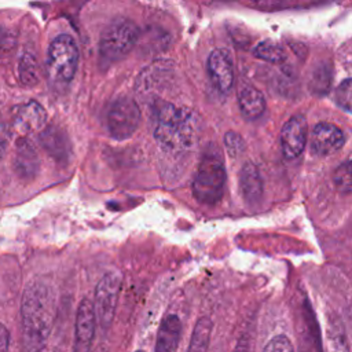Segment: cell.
<instances>
[{
  "mask_svg": "<svg viewBox=\"0 0 352 352\" xmlns=\"http://www.w3.org/2000/svg\"><path fill=\"white\" fill-rule=\"evenodd\" d=\"M336 100L344 110L352 113V78L342 81L337 87Z\"/></svg>",
  "mask_w": 352,
  "mask_h": 352,
  "instance_id": "23",
  "label": "cell"
},
{
  "mask_svg": "<svg viewBox=\"0 0 352 352\" xmlns=\"http://www.w3.org/2000/svg\"><path fill=\"white\" fill-rule=\"evenodd\" d=\"M182 320L175 314H168L161 320L154 352H176L182 338Z\"/></svg>",
  "mask_w": 352,
  "mask_h": 352,
  "instance_id": "14",
  "label": "cell"
},
{
  "mask_svg": "<svg viewBox=\"0 0 352 352\" xmlns=\"http://www.w3.org/2000/svg\"><path fill=\"white\" fill-rule=\"evenodd\" d=\"M40 142H41V146L45 148V151L51 154L55 160L63 161L69 158L70 144L66 133L62 129L54 125L47 126L40 133Z\"/></svg>",
  "mask_w": 352,
  "mask_h": 352,
  "instance_id": "15",
  "label": "cell"
},
{
  "mask_svg": "<svg viewBox=\"0 0 352 352\" xmlns=\"http://www.w3.org/2000/svg\"><path fill=\"white\" fill-rule=\"evenodd\" d=\"M307 143V121L302 116L292 117L282 129L280 144L287 160L297 158Z\"/></svg>",
  "mask_w": 352,
  "mask_h": 352,
  "instance_id": "10",
  "label": "cell"
},
{
  "mask_svg": "<svg viewBox=\"0 0 352 352\" xmlns=\"http://www.w3.org/2000/svg\"><path fill=\"white\" fill-rule=\"evenodd\" d=\"M139 37V28L126 18L113 21L102 33L99 41L100 58L104 63H113L122 59L133 48Z\"/></svg>",
  "mask_w": 352,
  "mask_h": 352,
  "instance_id": "4",
  "label": "cell"
},
{
  "mask_svg": "<svg viewBox=\"0 0 352 352\" xmlns=\"http://www.w3.org/2000/svg\"><path fill=\"white\" fill-rule=\"evenodd\" d=\"M253 52L257 58L267 60V62H272V63H279V62L285 60V58H286V52L282 48V45H279L275 41H271V40L258 43Z\"/></svg>",
  "mask_w": 352,
  "mask_h": 352,
  "instance_id": "21",
  "label": "cell"
},
{
  "mask_svg": "<svg viewBox=\"0 0 352 352\" xmlns=\"http://www.w3.org/2000/svg\"><path fill=\"white\" fill-rule=\"evenodd\" d=\"M10 142V128L0 116V158L4 155Z\"/></svg>",
  "mask_w": 352,
  "mask_h": 352,
  "instance_id": "27",
  "label": "cell"
},
{
  "mask_svg": "<svg viewBox=\"0 0 352 352\" xmlns=\"http://www.w3.org/2000/svg\"><path fill=\"white\" fill-rule=\"evenodd\" d=\"M121 283L122 276L118 272L111 271L104 274L96 285L94 308L96 319L99 320V324L103 329H107L114 319Z\"/></svg>",
  "mask_w": 352,
  "mask_h": 352,
  "instance_id": "7",
  "label": "cell"
},
{
  "mask_svg": "<svg viewBox=\"0 0 352 352\" xmlns=\"http://www.w3.org/2000/svg\"><path fill=\"white\" fill-rule=\"evenodd\" d=\"M18 77L22 85L33 87L38 81V65L36 56L30 52H25L19 60Z\"/></svg>",
  "mask_w": 352,
  "mask_h": 352,
  "instance_id": "19",
  "label": "cell"
},
{
  "mask_svg": "<svg viewBox=\"0 0 352 352\" xmlns=\"http://www.w3.org/2000/svg\"><path fill=\"white\" fill-rule=\"evenodd\" d=\"M226 169L217 151H208L202 155L192 180V194L201 204L214 205L224 192Z\"/></svg>",
  "mask_w": 352,
  "mask_h": 352,
  "instance_id": "3",
  "label": "cell"
},
{
  "mask_svg": "<svg viewBox=\"0 0 352 352\" xmlns=\"http://www.w3.org/2000/svg\"><path fill=\"white\" fill-rule=\"evenodd\" d=\"M235 352H246V346H245V345H242V346L238 345V348L235 349Z\"/></svg>",
  "mask_w": 352,
  "mask_h": 352,
  "instance_id": "30",
  "label": "cell"
},
{
  "mask_svg": "<svg viewBox=\"0 0 352 352\" xmlns=\"http://www.w3.org/2000/svg\"><path fill=\"white\" fill-rule=\"evenodd\" d=\"M40 168V160L36 147L33 143L26 139L21 138L16 142L15 151H14V169L19 177L25 180L33 179Z\"/></svg>",
  "mask_w": 352,
  "mask_h": 352,
  "instance_id": "13",
  "label": "cell"
},
{
  "mask_svg": "<svg viewBox=\"0 0 352 352\" xmlns=\"http://www.w3.org/2000/svg\"><path fill=\"white\" fill-rule=\"evenodd\" d=\"M324 352H351L342 326H329L324 337Z\"/></svg>",
  "mask_w": 352,
  "mask_h": 352,
  "instance_id": "20",
  "label": "cell"
},
{
  "mask_svg": "<svg viewBox=\"0 0 352 352\" xmlns=\"http://www.w3.org/2000/svg\"><path fill=\"white\" fill-rule=\"evenodd\" d=\"M208 73L214 88L221 92H230L234 84V70L228 54L224 50H214L208 58Z\"/></svg>",
  "mask_w": 352,
  "mask_h": 352,
  "instance_id": "12",
  "label": "cell"
},
{
  "mask_svg": "<svg viewBox=\"0 0 352 352\" xmlns=\"http://www.w3.org/2000/svg\"><path fill=\"white\" fill-rule=\"evenodd\" d=\"M45 122L47 113L36 100L21 103L12 109V125L22 135L41 131Z\"/></svg>",
  "mask_w": 352,
  "mask_h": 352,
  "instance_id": "9",
  "label": "cell"
},
{
  "mask_svg": "<svg viewBox=\"0 0 352 352\" xmlns=\"http://www.w3.org/2000/svg\"><path fill=\"white\" fill-rule=\"evenodd\" d=\"M239 186H241V192L248 204L253 205L257 201H260L263 194V184L254 164L246 162L243 165L239 173Z\"/></svg>",
  "mask_w": 352,
  "mask_h": 352,
  "instance_id": "16",
  "label": "cell"
},
{
  "mask_svg": "<svg viewBox=\"0 0 352 352\" xmlns=\"http://www.w3.org/2000/svg\"><path fill=\"white\" fill-rule=\"evenodd\" d=\"M238 102H239L242 114L249 120H254L264 113V109H265L264 96L254 87L242 88L238 96Z\"/></svg>",
  "mask_w": 352,
  "mask_h": 352,
  "instance_id": "17",
  "label": "cell"
},
{
  "mask_svg": "<svg viewBox=\"0 0 352 352\" xmlns=\"http://www.w3.org/2000/svg\"><path fill=\"white\" fill-rule=\"evenodd\" d=\"M224 143H226V148H227L228 154L232 157H236L243 150V139L239 133H236L234 131H230L226 133Z\"/></svg>",
  "mask_w": 352,
  "mask_h": 352,
  "instance_id": "25",
  "label": "cell"
},
{
  "mask_svg": "<svg viewBox=\"0 0 352 352\" xmlns=\"http://www.w3.org/2000/svg\"><path fill=\"white\" fill-rule=\"evenodd\" d=\"M213 323L208 316H202L197 320L191 333L187 352H208Z\"/></svg>",
  "mask_w": 352,
  "mask_h": 352,
  "instance_id": "18",
  "label": "cell"
},
{
  "mask_svg": "<svg viewBox=\"0 0 352 352\" xmlns=\"http://www.w3.org/2000/svg\"><path fill=\"white\" fill-rule=\"evenodd\" d=\"M140 122V110L131 98L121 96L116 99L107 113V129L111 138L125 140L131 138Z\"/></svg>",
  "mask_w": 352,
  "mask_h": 352,
  "instance_id": "6",
  "label": "cell"
},
{
  "mask_svg": "<svg viewBox=\"0 0 352 352\" xmlns=\"http://www.w3.org/2000/svg\"><path fill=\"white\" fill-rule=\"evenodd\" d=\"M34 352H62L59 348H56V346H52V345H44V346H41V348H38L37 351H34Z\"/></svg>",
  "mask_w": 352,
  "mask_h": 352,
  "instance_id": "29",
  "label": "cell"
},
{
  "mask_svg": "<svg viewBox=\"0 0 352 352\" xmlns=\"http://www.w3.org/2000/svg\"><path fill=\"white\" fill-rule=\"evenodd\" d=\"M154 138L162 150L172 154L192 148L198 138L195 113L169 102H158L154 109Z\"/></svg>",
  "mask_w": 352,
  "mask_h": 352,
  "instance_id": "2",
  "label": "cell"
},
{
  "mask_svg": "<svg viewBox=\"0 0 352 352\" xmlns=\"http://www.w3.org/2000/svg\"><path fill=\"white\" fill-rule=\"evenodd\" d=\"M333 183L342 192H352V157L333 172Z\"/></svg>",
  "mask_w": 352,
  "mask_h": 352,
  "instance_id": "22",
  "label": "cell"
},
{
  "mask_svg": "<svg viewBox=\"0 0 352 352\" xmlns=\"http://www.w3.org/2000/svg\"><path fill=\"white\" fill-rule=\"evenodd\" d=\"M96 329V314L94 302L82 298L78 304L74 322V349L73 352H89Z\"/></svg>",
  "mask_w": 352,
  "mask_h": 352,
  "instance_id": "8",
  "label": "cell"
},
{
  "mask_svg": "<svg viewBox=\"0 0 352 352\" xmlns=\"http://www.w3.org/2000/svg\"><path fill=\"white\" fill-rule=\"evenodd\" d=\"M342 131L330 122H319L311 133V150L316 155H330L344 144Z\"/></svg>",
  "mask_w": 352,
  "mask_h": 352,
  "instance_id": "11",
  "label": "cell"
},
{
  "mask_svg": "<svg viewBox=\"0 0 352 352\" xmlns=\"http://www.w3.org/2000/svg\"><path fill=\"white\" fill-rule=\"evenodd\" d=\"M261 352H294L293 344L289 337L279 334L272 337L263 348Z\"/></svg>",
  "mask_w": 352,
  "mask_h": 352,
  "instance_id": "24",
  "label": "cell"
},
{
  "mask_svg": "<svg viewBox=\"0 0 352 352\" xmlns=\"http://www.w3.org/2000/svg\"><path fill=\"white\" fill-rule=\"evenodd\" d=\"M58 312L55 289L44 280H33L25 290L21 305L22 341L28 349L44 346Z\"/></svg>",
  "mask_w": 352,
  "mask_h": 352,
  "instance_id": "1",
  "label": "cell"
},
{
  "mask_svg": "<svg viewBox=\"0 0 352 352\" xmlns=\"http://www.w3.org/2000/svg\"><path fill=\"white\" fill-rule=\"evenodd\" d=\"M15 43V36L4 26H0V59L11 51Z\"/></svg>",
  "mask_w": 352,
  "mask_h": 352,
  "instance_id": "26",
  "label": "cell"
},
{
  "mask_svg": "<svg viewBox=\"0 0 352 352\" xmlns=\"http://www.w3.org/2000/svg\"><path fill=\"white\" fill-rule=\"evenodd\" d=\"M8 346H10V331L3 323H0V352H7Z\"/></svg>",
  "mask_w": 352,
  "mask_h": 352,
  "instance_id": "28",
  "label": "cell"
},
{
  "mask_svg": "<svg viewBox=\"0 0 352 352\" xmlns=\"http://www.w3.org/2000/svg\"><path fill=\"white\" fill-rule=\"evenodd\" d=\"M78 63V48L74 38L69 34L56 36L48 48L50 76L58 82L73 80Z\"/></svg>",
  "mask_w": 352,
  "mask_h": 352,
  "instance_id": "5",
  "label": "cell"
},
{
  "mask_svg": "<svg viewBox=\"0 0 352 352\" xmlns=\"http://www.w3.org/2000/svg\"><path fill=\"white\" fill-rule=\"evenodd\" d=\"M135 352H146V351H143V349H138V351H135Z\"/></svg>",
  "mask_w": 352,
  "mask_h": 352,
  "instance_id": "31",
  "label": "cell"
}]
</instances>
